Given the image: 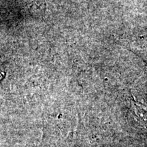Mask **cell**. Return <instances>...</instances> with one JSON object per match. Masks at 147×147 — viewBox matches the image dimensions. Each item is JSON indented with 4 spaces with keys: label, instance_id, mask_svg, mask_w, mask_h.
<instances>
[{
    "label": "cell",
    "instance_id": "cell-1",
    "mask_svg": "<svg viewBox=\"0 0 147 147\" xmlns=\"http://www.w3.org/2000/svg\"><path fill=\"white\" fill-rule=\"evenodd\" d=\"M134 107V111L138 118L144 124H147V106L141 104H137L136 102L132 103Z\"/></svg>",
    "mask_w": 147,
    "mask_h": 147
}]
</instances>
